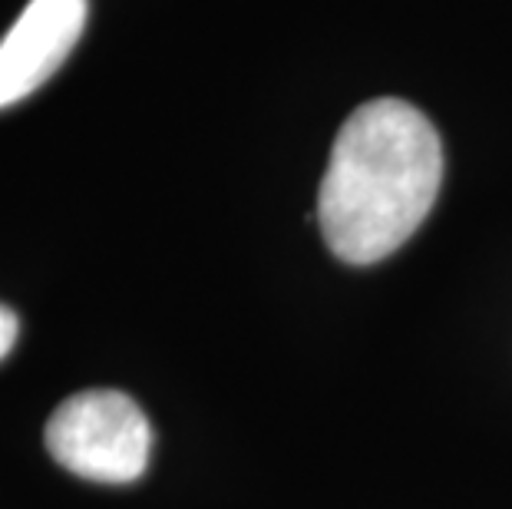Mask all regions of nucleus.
Here are the masks:
<instances>
[{
  "label": "nucleus",
  "mask_w": 512,
  "mask_h": 509,
  "mask_svg": "<svg viewBox=\"0 0 512 509\" xmlns=\"http://www.w3.org/2000/svg\"><path fill=\"white\" fill-rule=\"evenodd\" d=\"M443 182V146L417 106L370 100L334 139L318 192V222L347 265L394 255L430 215Z\"/></svg>",
  "instance_id": "1"
},
{
  "label": "nucleus",
  "mask_w": 512,
  "mask_h": 509,
  "mask_svg": "<svg viewBox=\"0 0 512 509\" xmlns=\"http://www.w3.org/2000/svg\"><path fill=\"white\" fill-rule=\"evenodd\" d=\"M17 314L10 311L7 305H0V361L10 354V348H14V341H17Z\"/></svg>",
  "instance_id": "4"
},
{
  "label": "nucleus",
  "mask_w": 512,
  "mask_h": 509,
  "mask_svg": "<svg viewBox=\"0 0 512 509\" xmlns=\"http://www.w3.org/2000/svg\"><path fill=\"white\" fill-rule=\"evenodd\" d=\"M50 457L93 483H133L146 473L152 430L123 391H83L53 410L43 430Z\"/></svg>",
  "instance_id": "2"
},
{
  "label": "nucleus",
  "mask_w": 512,
  "mask_h": 509,
  "mask_svg": "<svg viewBox=\"0 0 512 509\" xmlns=\"http://www.w3.org/2000/svg\"><path fill=\"white\" fill-rule=\"evenodd\" d=\"M86 0H30L0 40V110L40 90L83 37Z\"/></svg>",
  "instance_id": "3"
}]
</instances>
